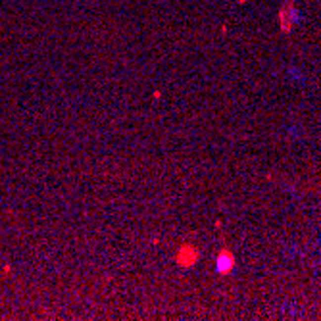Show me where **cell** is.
Here are the masks:
<instances>
[{"label":"cell","mask_w":321,"mask_h":321,"mask_svg":"<svg viewBox=\"0 0 321 321\" xmlns=\"http://www.w3.org/2000/svg\"><path fill=\"white\" fill-rule=\"evenodd\" d=\"M233 268H235V258H233V254L223 250V252L218 256V260H216V270L220 271L221 275H225V273H229Z\"/></svg>","instance_id":"obj_2"},{"label":"cell","mask_w":321,"mask_h":321,"mask_svg":"<svg viewBox=\"0 0 321 321\" xmlns=\"http://www.w3.org/2000/svg\"><path fill=\"white\" fill-rule=\"evenodd\" d=\"M288 77L290 79H294V81H304V73H300V69L298 68H288Z\"/></svg>","instance_id":"obj_3"},{"label":"cell","mask_w":321,"mask_h":321,"mask_svg":"<svg viewBox=\"0 0 321 321\" xmlns=\"http://www.w3.org/2000/svg\"><path fill=\"white\" fill-rule=\"evenodd\" d=\"M279 19H281V27H283L285 31H288V29H292L294 25L300 23L302 16H300V10H296V6L287 4V6H283V10H281V14H279Z\"/></svg>","instance_id":"obj_1"}]
</instances>
